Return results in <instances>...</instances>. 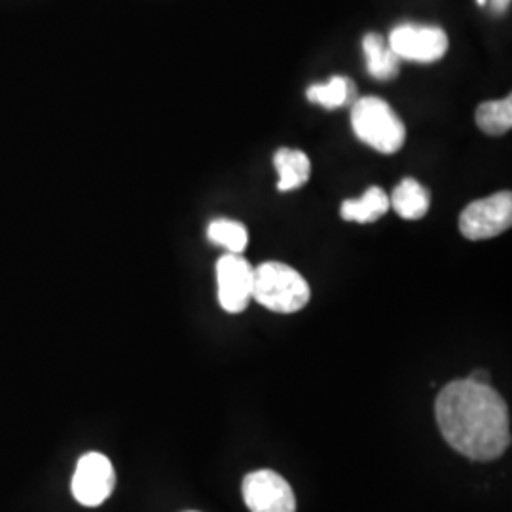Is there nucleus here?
I'll return each mask as SVG.
<instances>
[{"label":"nucleus","mask_w":512,"mask_h":512,"mask_svg":"<svg viewBox=\"0 0 512 512\" xmlns=\"http://www.w3.org/2000/svg\"><path fill=\"white\" fill-rule=\"evenodd\" d=\"M476 124L488 135H503L512 128L511 95L499 101L482 103L476 110Z\"/></svg>","instance_id":"obj_15"},{"label":"nucleus","mask_w":512,"mask_h":512,"mask_svg":"<svg viewBox=\"0 0 512 512\" xmlns=\"http://www.w3.org/2000/svg\"><path fill=\"white\" fill-rule=\"evenodd\" d=\"M469 380L476 382V384L490 385V372H486V370H475V372L469 376Z\"/></svg>","instance_id":"obj_17"},{"label":"nucleus","mask_w":512,"mask_h":512,"mask_svg":"<svg viewBox=\"0 0 512 512\" xmlns=\"http://www.w3.org/2000/svg\"><path fill=\"white\" fill-rule=\"evenodd\" d=\"M366 69L376 80H393L401 73V59L389 48V42L384 37L370 33L363 40Z\"/></svg>","instance_id":"obj_10"},{"label":"nucleus","mask_w":512,"mask_h":512,"mask_svg":"<svg viewBox=\"0 0 512 512\" xmlns=\"http://www.w3.org/2000/svg\"><path fill=\"white\" fill-rule=\"evenodd\" d=\"M114 469L107 456L103 454H86L80 458L73 476L74 499L84 507H97L114 490Z\"/></svg>","instance_id":"obj_8"},{"label":"nucleus","mask_w":512,"mask_h":512,"mask_svg":"<svg viewBox=\"0 0 512 512\" xmlns=\"http://www.w3.org/2000/svg\"><path fill=\"white\" fill-rule=\"evenodd\" d=\"M243 499L251 512H296V497L289 482L262 469L243 480Z\"/></svg>","instance_id":"obj_7"},{"label":"nucleus","mask_w":512,"mask_h":512,"mask_svg":"<svg viewBox=\"0 0 512 512\" xmlns=\"http://www.w3.org/2000/svg\"><path fill=\"white\" fill-rule=\"evenodd\" d=\"M389 198L382 188L372 186L368 188L365 194L359 200H346L342 203V219L348 222H376L380 217H384L389 211Z\"/></svg>","instance_id":"obj_13"},{"label":"nucleus","mask_w":512,"mask_h":512,"mask_svg":"<svg viewBox=\"0 0 512 512\" xmlns=\"http://www.w3.org/2000/svg\"><path fill=\"white\" fill-rule=\"evenodd\" d=\"M308 281L283 262H266L255 268L253 300L275 313H296L308 306Z\"/></svg>","instance_id":"obj_2"},{"label":"nucleus","mask_w":512,"mask_h":512,"mask_svg":"<svg viewBox=\"0 0 512 512\" xmlns=\"http://www.w3.org/2000/svg\"><path fill=\"white\" fill-rule=\"evenodd\" d=\"M389 205L397 211L399 217L418 220L425 217V213L429 211L431 194L416 179H404L403 183L397 184V188L393 190Z\"/></svg>","instance_id":"obj_11"},{"label":"nucleus","mask_w":512,"mask_h":512,"mask_svg":"<svg viewBox=\"0 0 512 512\" xmlns=\"http://www.w3.org/2000/svg\"><path fill=\"white\" fill-rule=\"evenodd\" d=\"M308 101L323 109H340L357 101V88L346 76H332L325 84L308 88Z\"/></svg>","instance_id":"obj_12"},{"label":"nucleus","mask_w":512,"mask_h":512,"mask_svg":"<svg viewBox=\"0 0 512 512\" xmlns=\"http://www.w3.org/2000/svg\"><path fill=\"white\" fill-rule=\"evenodd\" d=\"M355 135L382 154H395L406 141V128L399 114L380 97H361L351 107Z\"/></svg>","instance_id":"obj_3"},{"label":"nucleus","mask_w":512,"mask_h":512,"mask_svg":"<svg viewBox=\"0 0 512 512\" xmlns=\"http://www.w3.org/2000/svg\"><path fill=\"white\" fill-rule=\"evenodd\" d=\"M511 224V192H497L484 200L469 203L459 217V230L471 241L495 238L509 230Z\"/></svg>","instance_id":"obj_4"},{"label":"nucleus","mask_w":512,"mask_h":512,"mask_svg":"<svg viewBox=\"0 0 512 512\" xmlns=\"http://www.w3.org/2000/svg\"><path fill=\"white\" fill-rule=\"evenodd\" d=\"M435 414L444 440L465 458L494 461L511 446V416L492 385L469 378L446 385Z\"/></svg>","instance_id":"obj_1"},{"label":"nucleus","mask_w":512,"mask_h":512,"mask_svg":"<svg viewBox=\"0 0 512 512\" xmlns=\"http://www.w3.org/2000/svg\"><path fill=\"white\" fill-rule=\"evenodd\" d=\"M217 285L222 310L228 313H241L247 310L253 300L255 268L236 253L220 256L217 262Z\"/></svg>","instance_id":"obj_6"},{"label":"nucleus","mask_w":512,"mask_h":512,"mask_svg":"<svg viewBox=\"0 0 512 512\" xmlns=\"http://www.w3.org/2000/svg\"><path fill=\"white\" fill-rule=\"evenodd\" d=\"M207 239L213 245L224 247L228 253L241 255L249 245V232L238 220H213L207 228Z\"/></svg>","instance_id":"obj_14"},{"label":"nucleus","mask_w":512,"mask_h":512,"mask_svg":"<svg viewBox=\"0 0 512 512\" xmlns=\"http://www.w3.org/2000/svg\"><path fill=\"white\" fill-rule=\"evenodd\" d=\"M274 165L279 173L277 188L281 192L296 190L310 181V158L302 150L294 148H279L275 152Z\"/></svg>","instance_id":"obj_9"},{"label":"nucleus","mask_w":512,"mask_h":512,"mask_svg":"<svg viewBox=\"0 0 512 512\" xmlns=\"http://www.w3.org/2000/svg\"><path fill=\"white\" fill-rule=\"evenodd\" d=\"M387 42L399 59L416 63H435L448 52V37L440 27L399 25Z\"/></svg>","instance_id":"obj_5"},{"label":"nucleus","mask_w":512,"mask_h":512,"mask_svg":"<svg viewBox=\"0 0 512 512\" xmlns=\"http://www.w3.org/2000/svg\"><path fill=\"white\" fill-rule=\"evenodd\" d=\"M476 2L480 6H490V10L494 14H503L509 8V4H511V0H476Z\"/></svg>","instance_id":"obj_16"}]
</instances>
